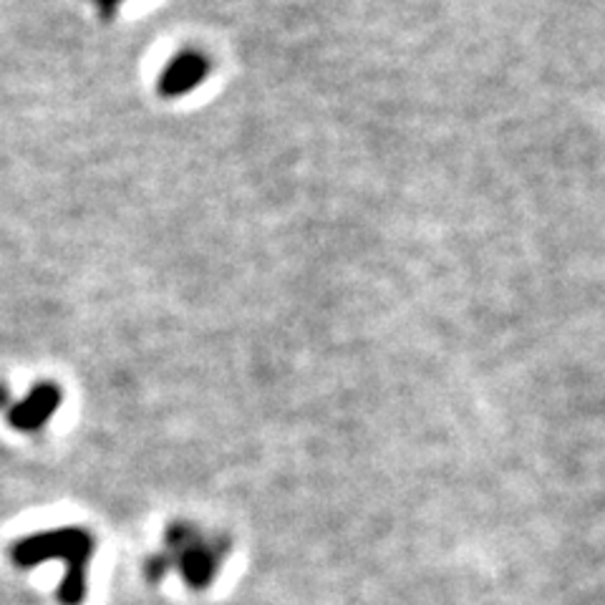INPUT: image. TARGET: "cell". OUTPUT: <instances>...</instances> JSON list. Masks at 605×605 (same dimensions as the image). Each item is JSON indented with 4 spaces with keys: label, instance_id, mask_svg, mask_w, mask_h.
<instances>
[{
    "label": "cell",
    "instance_id": "1",
    "mask_svg": "<svg viewBox=\"0 0 605 605\" xmlns=\"http://www.w3.org/2000/svg\"><path fill=\"white\" fill-rule=\"evenodd\" d=\"M94 550L96 540L89 530L58 527L23 537L11 548V558L19 568H36L46 560H63L66 573L58 585V603L81 605L89 591V562Z\"/></svg>",
    "mask_w": 605,
    "mask_h": 605
},
{
    "label": "cell",
    "instance_id": "2",
    "mask_svg": "<svg viewBox=\"0 0 605 605\" xmlns=\"http://www.w3.org/2000/svg\"><path fill=\"white\" fill-rule=\"evenodd\" d=\"M167 545L177 552V568L182 578L187 580V585L195 587V591L210 587L220 570V543H205L193 525L177 522V525L170 527Z\"/></svg>",
    "mask_w": 605,
    "mask_h": 605
},
{
    "label": "cell",
    "instance_id": "3",
    "mask_svg": "<svg viewBox=\"0 0 605 605\" xmlns=\"http://www.w3.org/2000/svg\"><path fill=\"white\" fill-rule=\"evenodd\" d=\"M58 406H61V388L54 381H44L11 409V424L21 432H38L46 427V421L54 417Z\"/></svg>",
    "mask_w": 605,
    "mask_h": 605
},
{
    "label": "cell",
    "instance_id": "4",
    "mask_svg": "<svg viewBox=\"0 0 605 605\" xmlns=\"http://www.w3.org/2000/svg\"><path fill=\"white\" fill-rule=\"evenodd\" d=\"M207 71H210V61H207V56L197 54V51L177 54L160 77V91L164 96L189 94L195 86L202 84Z\"/></svg>",
    "mask_w": 605,
    "mask_h": 605
},
{
    "label": "cell",
    "instance_id": "5",
    "mask_svg": "<svg viewBox=\"0 0 605 605\" xmlns=\"http://www.w3.org/2000/svg\"><path fill=\"white\" fill-rule=\"evenodd\" d=\"M98 3H102L104 8H109V5H114V3H119V0H98Z\"/></svg>",
    "mask_w": 605,
    "mask_h": 605
}]
</instances>
